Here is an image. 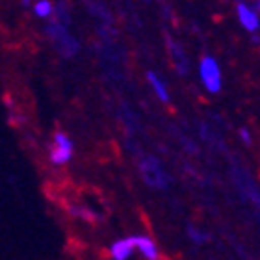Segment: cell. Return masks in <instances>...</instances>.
I'll use <instances>...</instances> for the list:
<instances>
[{
	"mask_svg": "<svg viewBox=\"0 0 260 260\" xmlns=\"http://www.w3.org/2000/svg\"><path fill=\"white\" fill-rule=\"evenodd\" d=\"M201 78L203 84L208 87V91L217 93L221 89V73L214 58H205L201 61Z\"/></svg>",
	"mask_w": 260,
	"mask_h": 260,
	"instance_id": "6da1fadb",
	"label": "cell"
},
{
	"mask_svg": "<svg viewBox=\"0 0 260 260\" xmlns=\"http://www.w3.org/2000/svg\"><path fill=\"white\" fill-rule=\"evenodd\" d=\"M73 154V143L69 141V138L61 132H58L54 138V147L50 152V160L54 164H65Z\"/></svg>",
	"mask_w": 260,
	"mask_h": 260,
	"instance_id": "7a4b0ae2",
	"label": "cell"
},
{
	"mask_svg": "<svg viewBox=\"0 0 260 260\" xmlns=\"http://www.w3.org/2000/svg\"><path fill=\"white\" fill-rule=\"evenodd\" d=\"M238 15H240V22L244 24V28H247L249 32H255L256 28H258V15H256L255 11H251L247 6L240 4L238 6Z\"/></svg>",
	"mask_w": 260,
	"mask_h": 260,
	"instance_id": "3957f363",
	"label": "cell"
},
{
	"mask_svg": "<svg viewBox=\"0 0 260 260\" xmlns=\"http://www.w3.org/2000/svg\"><path fill=\"white\" fill-rule=\"evenodd\" d=\"M136 247L134 244V238H128V240H119V242H115L112 245V256L115 260H125L132 255V249Z\"/></svg>",
	"mask_w": 260,
	"mask_h": 260,
	"instance_id": "277c9868",
	"label": "cell"
},
{
	"mask_svg": "<svg viewBox=\"0 0 260 260\" xmlns=\"http://www.w3.org/2000/svg\"><path fill=\"white\" fill-rule=\"evenodd\" d=\"M134 244H136V247H138V249L147 256V258H156L158 256L156 245L152 244V240L140 236V238H134Z\"/></svg>",
	"mask_w": 260,
	"mask_h": 260,
	"instance_id": "5b68a950",
	"label": "cell"
},
{
	"mask_svg": "<svg viewBox=\"0 0 260 260\" xmlns=\"http://www.w3.org/2000/svg\"><path fill=\"white\" fill-rule=\"evenodd\" d=\"M147 78H149V82H151V86L154 87V91H156L158 99H160L162 103H168L169 95H168V91H166V86H164L162 82L158 80V76L154 75V73H149V75H147Z\"/></svg>",
	"mask_w": 260,
	"mask_h": 260,
	"instance_id": "8992f818",
	"label": "cell"
},
{
	"mask_svg": "<svg viewBox=\"0 0 260 260\" xmlns=\"http://www.w3.org/2000/svg\"><path fill=\"white\" fill-rule=\"evenodd\" d=\"M34 11H36L39 17H47L50 11H52V6H50L49 0H39L38 4H36V8H34Z\"/></svg>",
	"mask_w": 260,
	"mask_h": 260,
	"instance_id": "52a82bcc",
	"label": "cell"
},
{
	"mask_svg": "<svg viewBox=\"0 0 260 260\" xmlns=\"http://www.w3.org/2000/svg\"><path fill=\"white\" fill-rule=\"evenodd\" d=\"M240 136H242V140H244L245 143H247V145H249V143H251L249 132H247V130H242V132H240Z\"/></svg>",
	"mask_w": 260,
	"mask_h": 260,
	"instance_id": "ba28073f",
	"label": "cell"
}]
</instances>
